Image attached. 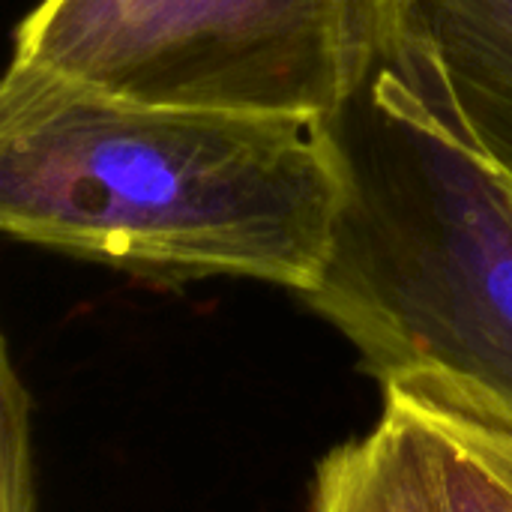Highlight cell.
Listing matches in <instances>:
<instances>
[{
  "label": "cell",
  "mask_w": 512,
  "mask_h": 512,
  "mask_svg": "<svg viewBox=\"0 0 512 512\" xmlns=\"http://www.w3.org/2000/svg\"><path fill=\"white\" fill-rule=\"evenodd\" d=\"M327 132L342 210L309 306L384 390L512 429V177L387 42Z\"/></svg>",
  "instance_id": "2"
},
{
  "label": "cell",
  "mask_w": 512,
  "mask_h": 512,
  "mask_svg": "<svg viewBox=\"0 0 512 512\" xmlns=\"http://www.w3.org/2000/svg\"><path fill=\"white\" fill-rule=\"evenodd\" d=\"M342 210L327 120L117 99L9 60L0 225L141 279H255L309 297Z\"/></svg>",
  "instance_id": "1"
},
{
  "label": "cell",
  "mask_w": 512,
  "mask_h": 512,
  "mask_svg": "<svg viewBox=\"0 0 512 512\" xmlns=\"http://www.w3.org/2000/svg\"><path fill=\"white\" fill-rule=\"evenodd\" d=\"M384 42L512 177V0H387Z\"/></svg>",
  "instance_id": "4"
},
{
  "label": "cell",
  "mask_w": 512,
  "mask_h": 512,
  "mask_svg": "<svg viewBox=\"0 0 512 512\" xmlns=\"http://www.w3.org/2000/svg\"><path fill=\"white\" fill-rule=\"evenodd\" d=\"M384 30L387 0H39L12 60L144 105L327 120Z\"/></svg>",
  "instance_id": "3"
},
{
  "label": "cell",
  "mask_w": 512,
  "mask_h": 512,
  "mask_svg": "<svg viewBox=\"0 0 512 512\" xmlns=\"http://www.w3.org/2000/svg\"><path fill=\"white\" fill-rule=\"evenodd\" d=\"M384 402L417 432L438 512H512V429L411 387H387Z\"/></svg>",
  "instance_id": "5"
},
{
  "label": "cell",
  "mask_w": 512,
  "mask_h": 512,
  "mask_svg": "<svg viewBox=\"0 0 512 512\" xmlns=\"http://www.w3.org/2000/svg\"><path fill=\"white\" fill-rule=\"evenodd\" d=\"M309 512H438L414 426L384 405L381 420L318 465Z\"/></svg>",
  "instance_id": "6"
}]
</instances>
